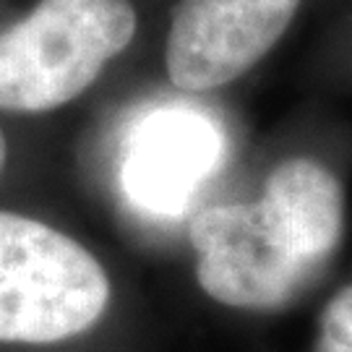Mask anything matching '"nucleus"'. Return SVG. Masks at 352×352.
Masks as SVG:
<instances>
[{"instance_id": "1", "label": "nucleus", "mask_w": 352, "mask_h": 352, "mask_svg": "<svg viewBox=\"0 0 352 352\" xmlns=\"http://www.w3.org/2000/svg\"><path fill=\"white\" fill-rule=\"evenodd\" d=\"M344 232V196L324 164L292 157L251 204L206 206L190 222L196 277L212 300L277 311L308 287Z\"/></svg>"}, {"instance_id": "2", "label": "nucleus", "mask_w": 352, "mask_h": 352, "mask_svg": "<svg viewBox=\"0 0 352 352\" xmlns=\"http://www.w3.org/2000/svg\"><path fill=\"white\" fill-rule=\"evenodd\" d=\"M133 34L131 0H39L0 32V110L47 113L76 100Z\"/></svg>"}, {"instance_id": "3", "label": "nucleus", "mask_w": 352, "mask_h": 352, "mask_svg": "<svg viewBox=\"0 0 352 352\" xmlns=\"http://www.w3.org/2000/svg\"><path fill=\"white\" fill-rule=\"evenodd\" d=\"M110 279L65 232L0 212V344H55L94 327Z\"/></svg>"}, {"instance_id": "4", "label": "nucleus", "mask_w": 352, "mask_h": 352, "mask_svg": "<svg viewBox=\"0 0 352 352\" xmlns=\"http://www.w3.org/2000/svg\"><path fill=\"white\" fill-rule=\"evenodd\" d=\"M302 0H177L164 63L177 89L235 81L287 32Z\"/></svg>"}, {"instance_id": "5", "label": "nucleus", "mask_w": 352, "mask_h": 352, "mask_svg": "<svg viewBox=\"0 0 352 352\" xmlns=\"http://www.w3.org/2000/svg\"><path fill=\"white\" fill-rule=\"evenodd\" d=\"M217 133L193 113H157L128 144V196L154 212H175L217 162Z\"/></svg>"}, {"instance_id": "6", "label": "nucleus", "mask_w": 352, "mask_h": 352, "mask_svg": "<svg viewBox=\"0 0 352 352\" xmlns=\"http://www.w3.org/2000/svg\"><path fill=\"white\" fill-rule=\"evenodd\" d=\"M314 352H352V285L327 302Z\"/></svg>"}, {"instance_id": "7", "label": "nucleus", "mask_w": 352, "mask_h": 352, "mask_svg": "<svg viewBox=\"0 0 352 352\" xmlns=\"http://www.w3.org/2000/svg\"><path fill=\"white\" fill-rule=\"evenodd\" d=\"M6 162H8V139H6V133H3V128H0V175H3V170H6Z\"/></svg>"}]
</instances>
